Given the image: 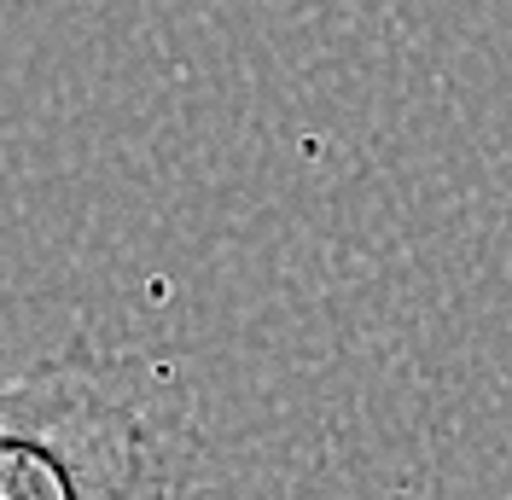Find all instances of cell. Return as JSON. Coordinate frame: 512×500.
Listing matches in <instances>:
<instances>
[{
	"label": "cell",
	"mask_w": 512,
	"mask_h": 500,
	"mask_svg": "<svg viewBox=\"0 0 512 500\" xmlns=\"http://www.w3.org/2000/svg\"><path fill=\"white\" fill-rule=\"evenodd\" d=\"M204 419L152 349L70 344L0 378V500H192Z\"/></svg>",
	"instance_id": "obj_1"
}]
</instances>
